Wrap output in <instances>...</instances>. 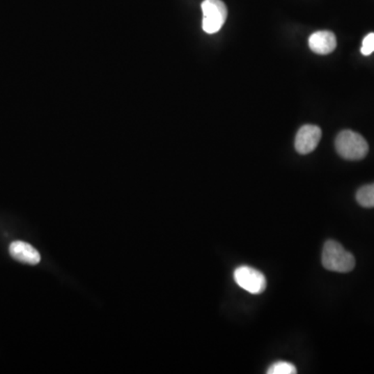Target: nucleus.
Wrapping results in <instances>:
<instances>
[{
	"instance_id": "f257e3e1",
	"label": "nucleus",
	"mask_w": 374,
	"mask_h": 374,
	"mask_svg": "<svg viewBox=\"0 0 374 374\" xmlns=\"http://www.w3.org/2000/svg\"><path fill=\"white\" fill-rule=\"evenodd\" d=\"M323 267L329 272H350L356 266V259L352 253L346 251L342 244L335 240H327L323 246Z\"/></svg>"
},
{
	"instance_id": "f03ea898",
	"label": "nucleus",
	"mask_w": 374,
	"mask_h": 374,
	"mask_svg": "<svg viewBox=\"0 0 374 374\" xmlns=\"http://www.w3.org/2000/svg\"><path fill=\"white\" fill-rule=\"evenodd\" d=\"M335 147L338 154L346 160L363 159L369 151L366 139L352 130L341 131L336 137Z\"/></svg>"
},
{
	"instance_id": "7ed1b4c3",
	"label": "nucleus",
	"mask_w": 374,
	"mask_h": 374,
	"mask_svg": "<svg viewBox=\"0 0 374 374\" xmlns=\"http://www.w3.org/2000/svg\"><path fill=\"white\" fill-rule=\"evenodd\" d=\"M203 29L212 35L221 31L227 20L228 10L221 0H204L202 2Z\"/></svg>"
},
{
	"instance_id": "20e7f679",
	"label": "nucleus",
	"mask_w": 374,
	"mask_h": 374,
	"mask_svg": "<svg viewBox=\"0 0 374 374\" xmlns=\"http://www.w3.org/2000/svg\"><path fill=\"white\" fill-rule=\"evenodd\" d=\"M234 280L238 286L251 295H260L266 289L265 276L259 270L249 266H240L234 272Z\"/></svg>"
},
{
	"instance_id": "39448f33",
	"label": "nucleus",
	"mask_w": 374,
	"mask_h": 374,
	"mask_svg": "<svg viewBox=\"0 0 374 374\" xmlns=\"http://www.w3.org/2000/svg\"><path fill=\"white\" fill-rule=\"evenodd\" d=\"M321 129L315 125H305L297 131L295 137V150L302 155L311 153L321 139Z\"/></svg>"
},
{
	"instance_id": "423d86ee",
	"label": "nucleus",
	"mask_w": 374,
	"mask_h": 374,
	"mask_svg": "<svg viewBox=\"0 0 374 374\" xmlns=\"http://www.w3.org/2000/svg\"><path fill=\"white\" fill-rule=\"evenodd\" d=\"M309 47L315 54H329L337 47V39L332 31H316L309 38Z\"/></svg>"
},
{
	"instance_id": "0eeeda50",
	"label": "nucleus",
	"mask_w": 374,
	"mask_h": 374,
	"mask_svg": "<svg viewBox=\"0 0 374 374\" xmlns=\"http://www.w3.org/2000/svg\"><path fill=\"white\" fill-rule=\"evenodd\" d=\"M8 251H10V255L21 263L36 265L41 261V255L39 251L27 242H20V240L12 242Z\"/></svg>"
},
{
	"instance_id": "6e6552de",
	"label": "nucleus",
	"mask_w": 374,
	"mask_h": 374,
	"mask_svg": "<svg viewBox=\"0 0 374 374\" xmlns=\"http://www.w3.org/2000/svg\"><path fill=\"white\" fill-rule=\"evenodd\" d=\"M357 201L365 208H374V183L365 185L357 192Z\"/></svg>"
},
{
	"instance_id": "1a4fd4ad",
	"label": "nucleus",
	"mask_w": 374,
	"mask_h": 374,
	"mask_svg": "<svg viewBox=\"0 0 374 374\" xmlns=\"http://www.w3.org/2000/svg\"><path fill=\"white\" fill-rule=\"evenodd\" d=\"M268 374H295L297 373V368L295 365L288 362H280L274 363L272 366L268 368Z\"/></svg>"
},
{
	"instance_id": "9d476101",
	"label": "nucleus",
	"mask_w": 374,
	"mask_h": 374,
	"mask_svg": "<svg viewBox=\"0 0 374 374\" xmlns=\"http://www.w3.org/2000/svg\"><path fill=\"white\" fill-rule=\"evenodd\" d=\"M361 52L363 56H371L374 52V33H369L364 38Z\"/></svg>"
}]
</instances>
